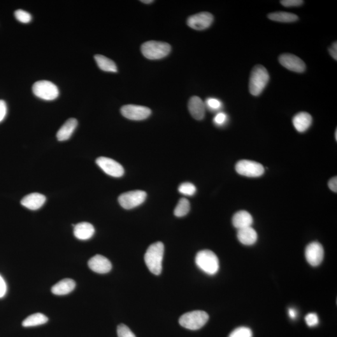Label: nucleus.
<instances>
[{
  "mask_svg": "<svg viewBox=\"0 0 337 337\" xmlns=\"http://www.w3.org/2000/svg\"><path fill=\"white\" fill-rule=\"evenodd\" d=\"M270 76L266 67L257 65L251 72L249 92L253 96H257L263 92L269 81Z\"/></svg>",
  "mask_w": 337,
  "mask_h": 337,
  "instance_id": "f03ea898",
  "label": "nucleus"
},
{
  "mask_svg": "<svg viewBox=\"0 0 337 337\" xmlns=\"http://www.w3.org/2000/svg\"><path fill=\"white\" fill-rule=\"evenodd\" d=\"M252 223V216L247 211H239L232 217V224L238 230L251 227Z\"/></svg>",
  "mask_w": 337,
  "mask_h": 337,
  "instance_id": "aec40b11",
  "label": "nucleus"
},
{
  "mask_svg": "<svg viewBox=\"0 0 337 337\" xmlns=\"http://www.w3.org/2000/svg\"><path fill=\"white\" fill-rule=\"evenodd\" d=\"M75 287L76 283L73 280L64 278L53 286L52 292L57 296H64L73 291Z\"/></svg>",
  "mask_w": 337,
  "mask_h": 337,
  "instance_id": "412c9836",
  "label": "nucleus"
},
{
  "mask_svg": "<svg viewBox=\"0 0 337 337\" xmlns=\"http://www.w3.org/2000/svg\"><path fill=\"white\" fill-rule=\"evenodd\" d=\"M141 2H143L144 3H146V4H150L151 3H153V0H148V1H146V0H145V1H141Z\"/></svg>",
  "mask_w": 337,
  "mask_h": 337,
  "instance_id": "ea45409f",
  "label": "nucleus"
},
{
  "mask_svg": "<svg viewBox=\"0 0 337 337\" xmlns=\"http://www.w3.org/2000/svg\"><path fill=\"white\" fill-rule=\"evenodd\" d=\"M292 123L297 131L304 132L310 127L312 123V118L308 113L301 112L294 116Z\"/></svg>",
  "mask_w": 337,
  "mask_h": 337,
  "instance_id": "a211bd4d",
  "label": "nucleus"
},
{
  "mask_svg": "<svg viewBox=\"0 0 337 337\" xmlns=\"http://www.w3.org/2000/svg\"><path fill=\"white\" fill-rule=\"evenodd\" d=\"M95 229L89 222H80L74 225V235L79 240L87 241L94 236Z\"/></svg>",
  "mask_w": 337,
  "mask_h": 337,
  "instance_id": "f3484780",
  "label": "nucleus"
},
{
  "mask_svg": "<svg viewBox=\"0 0 337 337\" xmlns=\"http://www.w3.org/2000/svg\"><path fill=\"white\" fill-rule=\"evenodd\" d=\"M289 315L292 319H296L297 316V310L295 308H290L289 309Z\"/></svg>",
  "mask_w": 337,
  "mask_h": 337,
  "instance_id": "58836bf2",
  "label": "nucleus"
},
{
  "mask_svg": "<svg viewBox=\"0 0 337 337\" xmlns=\"http://www.w3.org/2000/svg\"><path fill=\"white\" fill-rule=\"evenodd\" d=\"M253 334L249 328L241 327L237 328L229 335V337H252Z\"/></svg>",
  "mask_w": 337,
  "mask_h": 337,
  "instance_id": "cd10ccee",
  "label": "nucleus"
},
{
  "mask_svg": "<svg viewBox=\"0 0 337 337\" xmlns=\"http://www.w3.org/2000/svg\"><path fill=\"white\" fill-rule=\"evenodd\" d=\"M88 266L92 271L97 274H107L112 269V264L106 257L101 255H96L91 258Z\"/></svg>",
  "mask_w": 337,
  "mask_h": 337,
  "instance_id": "4468645a",
  "label": "nucleus"
},
{
  "mask_svg": "<svg viewBox=\"0 0 337 337\" xmlns=\"http://www.w3.org/2000/svg\"><path fill=\"white\" fill-rule=\"evenodd\" d=\"M7 115V106L6 102L0 100V123L3 122Z\"/></svg>",
  "mask_w": 337,
  "mask_h": 337,
  "instance_id": "f704fd0d",
  "label": "nucleus"
},
{
  "mask_svg": "<svg viewBox=\"0 0 337 337\" xmlns=\"http://www.w3.org/2000/svg\"><path fill=\"white\" fill-rule=\"evenodd\" d=\"M238 238L244 245H252L257 242V234L252 227H246L238 230Z\"/></svg>",
  "mask_w": 337,
  "mask_h": 337,
  "instance_id": "4be33fe9",
  "label": "nucleus"
},
{
  "mask_svg": "<svg viewBox=\"0 0 337 337\" xmlns=\"http://www.w3.org/2000/svg\"><path fill=\"white\" fill-rule=\"evenodd\" d=\"M278 61L286 69L296 73H302L306 71L305 62L297 56L285 53L278 58Z\"/></svg>",
  "mask_w": 337,
  "mask_h": 337,
  "instance_id": "f8f14e48",
  "label": "nucleus"
},
{
  "mask_svg": "<svg viewBox=\"0 0 337 337\" xmlns=\"http://www.w3.org/2000/svg\"><path fill=\"white\" fill-rule=\"evenodd\" d=\"M190 211V202L187 199L182 198L179 201L174 209V215L176 217H182L186 215Z\"/></svg>",
  "mask_w": 337,
  "mask_h": 337,
  "instance_id": "a878e982",
  "label": "nucleus"
},
{
  "mask_svg": "<svg viewBox=\"0 0 337 337\" xmlns=\"http://www.w3.org/2000/svg\"><path fill=\"white\" fill-rule=\"evenodd\" d=\"M195 261L197 266L208 275H215L219 269L218 257L211 250L200 251L196 255Z\"/></svg>",
  "mask_w": 337,
  "mask_h": 337,
  "instance_id": "7ed1b4c3",
  "label": "nucleus"
},
{
  "mask_svg": "<svg viewBox=\"0 0 337 337\" xmlns=\"http://www.w3.org/2000/svg\"><path fill=\"white\" fill-rule=\"evenodd\" d=\"M118 337H136L128 327L124 324H120L118 327Z\"/></svg>",
  "mask_w": 337,
  "mask_h": 337,
  "instance_id": "c756f323",
  "label": "nucleus"
},
{
  "mask_svg": "<svg viewBox=\"0 0 337 337\" xmlns=\"http://www.w3.org/2000/svg\"><path fill=\"white\" fill-rule=\"evenodd\" d=\"M122 115L127 119L133 121H141L147 119L151 115V110L145 106L128 104L121 109Z\"/></svg>",
  "mask_w": 337,
  "mask_h": 337,
  "instance_id": "9d476101",
  "label": "nucleus"
},
{
  "mask_svg": "<svg viewBox=\"0 0 337 337\" xmlns=\"http://www.w3.org/2000/svg\"><path fill=\"white\" fill-rule=\"evenodd\" d=\"M330 54L334 60H337V41L334 42L331 48L329 49Z\"/></svg>",
  "mask_w": 337,
  "mask_h": 337,
  "instance_id": "4c0bfd02",
  "label": "nucleus"
},
{
  "mask_svg": "<svg viewBox=\"0 0 337 337\" xmlns=\"http://www.w3.org/2000/svg\"><path fill=\"white\" fill-rule=\"evenodd\" d=\"M268 18L269 20L282 23L295 22L299 20V16L295 14L283 11L270 13Z\"/></svg>",
  "mask_w": 337,
  "mask_h": 337,
  "instance_id": "393cba45",
  "label": "nucleus"
},
{
  "mask_svg": "<svg viewBox=\"0 0 337 337\" xmlns=\"http://www.w3.org/2000/svg\"><path fill=\"white\" fill-rule=\"evenodd\" d=\"M280 3L285 7H294L302 5L304 3V1H302V0H282V1H280Z\"/></svg>",
  "mask_w": 337,
  "mask_h": 337,
  "instance_id": "72a5a7b5",
  "label": "nucleus"
},
{
  "mask_svg": "<svg viewBox=\"0 0 337 337\" xmlns=\"http://www.w3.org/2000/svg\"><path fill=\"white\" fill-rule=\"evenodd\" d=\"M306 324L308 327H313L319 323V319L317 314L315 313H310L306 315L305 318Z\"/></svg>",
  "mask_w": 337,
  "mask_h": 337,
  "instance_id": "2f4dec72",
  "label": "nucleus"
},
{
  "mask_svg": "<svg viewBox=\"0 0 337 337\" xmlns=\"http://www.w3.org/2000/svg\"><path fill=\"white\" fill-rule=\"evenodd\" d=\"M94 60L101 70L111 73H116L118 71V67L115 62L108 58L103 55H96L94 56Z\"/></svg>",
  "mask_w": 337,
  "mask_h": 337,
  "instance_id": "5701e85b",
  "label": "nucleus"
},
{
  "mask_svg": "<svg viewBox=\"0 0 337 337\" xmlns=\"http://www.w3.org/2000/svg\"><path fill=\"white\" fill-rule=\"evenodd\" d=\"M141 52L149 60L162 59L170 53L171 46L165 42L150 41L141 46Z\"/></svg>",
  "mask_w": 337,
  "mask_h": 337,
  "instance_id": "20e7f679",
  "label": "nucleus"
},
{
  "mask_svg": "<svg viewBox=\"0 0 337 337\" xmlns=\"http://www.w3.org/2000/svg\"><path fill=\"white\" fill-rule=\"evenodd\" d=\"M164 253V244L157 242L149 247L145 255V261L151 273L160 275L162 270V260Z\"/></svg>",
  "mask_w": 337,
  "mask_h": 337,
  "instance_id": "f257e3e1",
  "label": "nucleus"
},
{
  "mask_svg": "<svg viewBox=\"0 0 337 337\" xmlns=\"http://www.w3.org/2000/svg\"><path fill=\"white\" fill-rule=\"evenodd\" d=\"M190 115L196 120H202L205 116L206 106L202 100L198 96H193L188 103Z\"/></svg>",
  "mask_w": 337,
  "mask_h": 337,
  "instance_id": "dca6fc26",
  "label": "nucleus"
},
{
  "mask_svg": "<svg viewBox=\"0 0 337 337\" xmlns=\"http://www.w3.org/2000/svg\"><path fill=\"white\" fill-rule=\"evenodd\" d=\"M96 164L104 173L114 178H121L124 174L123 167L119 162L111 158L100 157L96 159Z\"/></svg>",
  "mask_w": 337,
  "mask_h": 337,
  "instance_id": "1a4fd4ad",
  "label": "nucleus"
},
{
  "mask_svg": "<svg viewBox=\"0 0 337 337\" xmlns=\"http://www.w3.org/2000/svg\"><path fill=\"white\" fill-rule=\"evenodd\" d=\"M46 198L44 195L34 192L23 197L21 204L25 208L32 211L38 210L45 204Z\"/></svg>",
  "mask_w": 337,
  "mask_h": 337,
  "instance_id": "2eb2a0df",
  "label": "nucleus"
},
{
  "mask_svg": "<svg viewBox=\"0 0 337 337\" xmlns=\"http://www.w3.org/2000/svg\"><path fill=\"white\" fill-rule=\"evenodd\" d=\"M77 125L78 121L75 118H70V119L67 120L57 132V138L58 140L59 141L68 140L71 138L72 134H73Z\"/></svg>",
  "mask_w": 337,
  "mask_h": 337,
  "instance_id": "6ab92c4d",
  "label": "nucleus"
},
{
  "mask_svg": "<svg viewBox=\"0 0 337 337\" xmlns=\"http://www.w3.org/2000/svg\"><path fill=\"white\" fill-rule=\"evenodd\" d=\"M7 292V285L4 278L0 275V299L5 296Z\"/></svg>",
  "mask_w": 337,
  "mask_h": 337,
  "instance_id": "c9c22d12",
  "label": "nucleus"
},
{
  "mask_svg": "<svg viewBox=\"0 0 337 337\" xmlns=\"http://www.w3.org/2000/svg\"><path fill=\"white\" fill-rule=\"evenodd\" d=\"M330 189H331L332 191L334 192H337V177H334V178H332L331 180L329 181L328 183Z\"/></svg>",
  "mask_w": 337,
  "mask_h": 337,
  "instance_id": "e433bc0d",
  "label": "nucleus"
},
{
  "mask_svg": "<svg viewBox=\"0 0 337 337\" xmlns=\"http://www.w3.org/2000/svg\"><path fill=\"white\" fill-rule=\"evenodd\" d=\"M16 20L23 23H29L32 20V16L29 12L23 10H18L15 12Z\"/></svg>",
  "mask_w": 337,
  "mask_h": 337,
  "instance_id": "c85d7f7f",
  "label": "nucleus"
},
{
  "mask_svg": "<svg viewBox=\"0 0 337 337\" xmlns=\"http://www.w3.org/2000/svg\"><path fill=\"white\" fill-rule=\"evenodd\" d=\"M179 192L185 196H192L196 192V187L193 184L184 183L181 184L179 187Z\"/></svg>",
  "mask_w": 337,
  "mask_h": 337,
  "instance_id": "bb28decb",
  "label": "nucleus"
},
{
  "mask_svg": "<svg viewBox=\"0 0 337 337\" xmlns=\"http://www.w3.org/2000/svg\"><path fill=\"white\" fill-rule=\"evenodd\" d=\"M336 141H337V129H336Z\"/></svg>",
  "mask_w": 337,
  "mask_h": 337,
  "instance_id": "a19ab883",
  "label": "nucleus"
},
{
  "mask_svg": "<svg viewBox=\"0 0 337 337\" xmlns=\"http://www.w3.org/2000/svg\"><path fill=\"white\" fill-rule=\"evenodd\" d=\"M206 103L208 109L213 111H217L222 107V103L220 100L213 97L207 99Z\"/></svg>",
  "mask_w": 337,
  "mask_h": 337,
  "instance_id": "7c9ffc66",
  "label": "nucleus"
},
{
  "mask_svg": "<svg viewBox=\"0 0 337 337\" xmlns=\"http://www.w3.org/2000/svg\"><path fill=\"white\" fill-rule=\"evenodd\" d=\"M236 170L240 175L248 178H258L263 175L265 171L261 164L248 160L239 161L236 165Z\"/></svg>",
  "mask_w": 337,
  "mask_h": 337,
  "instance_id": "6e6552de",
  "label": "nucleus"
},
{
  "mask_svg": "<svg viewBox=\"0 0 337 337\" xmlns=\"http://www.w3.org/2000/svg\"><path fill=\"white\" fill-rule=\"evenodd\" d=\"M227 121V116L224 113H218L214 118V123L218 126H222L226 123Z\"/></svg>",
  "mask_w": 337,
  "mask_h": 337,
  "instance_id": "473e14b6",
  "label": "nucleus"
},
{
  "mask_svg": "<svg viewBox=\"0 0 337 337\" xmlns=\"http://www.w3.org/2000/svg\"><path fill=\"white\" fill-rule=\"evenodd\" d=\"M209 315L206 311L195 310L184 313L180 318V324L185 329L197 331L201 329L209 320Z\"/></svg>",
  "mask_w": 337,
  "mask_h": 337,
  "instance_id": "39448f33",
  "label": "nucleus"
},
{
  "mask_svg": "<svg viewBox=\"0 0 337 337\" xmlns=\"http://www.w3.org/2000/svg\"><path fill=\"white\" fill-rule=\"evenodd\" d=\"M147 197V194L143 190H132L123 193L118 198L121 206L125 209H132L140 206Z\"/></svg>",
  "mask_w": 337,
  "mask_h": 337,
  "instance_id": "0eeeda50",
  "label": "nucleus"
},
{
  "mask_svg": "<svg viewBox=\"0 0 337 337\" xmlns=\"http://www.w3.org/2000/svg\"><path fill=\"white\" fill-rule=\"evenodd\" d=\"M48 321V318L46 315L43 313H36L25 318L22 322V325L25 327H36L45 324Z\"/></svg>",
  "mask_w": 337,
  "mask_h": 337,
  "instance_id": "b1692460",
  "label": "nucleus"
},
{
  "mask_svg": "<svg viewBox=\"0 0 337 337\" xmlns=\"http://www.w3.org/2000/svg\"><path fill=\"white\" fill-rule=\"evenodd\" d=\"M32 92L39 98L53 101L59 96V90L54 83L48 81H37L32 86Z\"/></svg>",
  "mask_w": 337,
  "mask_h": 337,
  "instance_id": "423d86ee",
  "label": "nucleus"
},
{
  "mask_svg": "<svg viewBox=\"0 0 337 337\" xmlns=\"http://www.w3.org/2000/svg\"><path fill=\"white\" fill-rule=\"evenodd\" d=\"M306 261L310 266L317 267L322 263L324 257V247L320 243L313 242L306 246L305 250Z\"/></svg>",
  "mask_w": 337,
  "mask_h": 337,
  "instance_id": "9b49d317",
  "label": "nucleus"
},
{
  "mask_svg": "<svg viewBox=\"0 0 337 337\" xmlns=\"http://www.w3.org/2000/svg\"><path fill=\"white\" fill-rule=\"evenodd\" d=\"M214 16L209 12H201L188 18L187 25L196 30H204L208 29L213 24Z\"/></svg>",
  "mask_w": 337,
  "mask_h": 337,
  "instance_id": "ddd939ff",
  "label": "nucleus"
}]
</instances>
